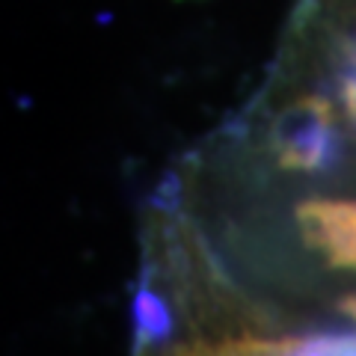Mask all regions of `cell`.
I'll return each instance as SVG.
<instances>
[{"label":"cell","mask_w":356,"mask_h":356,"mask_svg":"<svg viewBox=\"0 0 356 356\" xmlns=\"http://www.w3.org/2000/svg\"><path fill=\"white\" fill-rule=\"evenodd\" d=\"M273 158L285 170L321 172L339 158V131L324 98H300L273 119Z\"/></svg>","instance_id":"obj_1"},{"label":"cell","mask_w":356,"mask_h":356,"mask_svg":"<svg viewBox=\"0 0 356 356\" xmlns=\"http://www.w3.org/2000/svg\"><path fill=\"white\" fill-rule=\"evenodd\" d=\"M297 226L330 267L356 270V199H309L297 205Z\"/></svg>","instance_id":"obj_2"},{"label":"cell","mask_w":356,"mask_h":356,"mask_svg":"<svg viewBox=\"0 0 356 356\" xmlns=\"http://www.w3.org/2000/svg\"><path fill=\"white\" fill-rule=\"evenodd\" d=\"M300 339H226L217 344L196 341L170 356H291Z\"/></svg>","instance_id":"obj_3"},{"label":"cell","mask_w":356,"mask_h":356,"mask_svg":"<svg viewBox=\"0 0 356 356\" xmlns=\"http://www.w3.org/2000/svg\"><path fill=\"white\" fill-rule=\"evenodd\" d=\"M134 324H137V339L143 344H154L172 332L170 309L152 288H140L134 297Z\"/></svg>","instance_id":"obj_4"},{"label":"cell","mask_w":356,"mask_h":356,"mask_svg":"<svg viewBox=\"0 0 356 356\" xmlns=\"http://www.w3.org/2000/svg\"><path fill=\"white\" fill-rule=\"evenodd\" d=\"M291 356H356V332H324L300 339Z\"/></svg>","instance_id":"obj_5"},{"label":"cell","mask_w":356,"mask_h":356,"mask_svg":"<svg viewBox=\"0 0 356 356\" xmlns=\"http://www.w3.org/2000/svg\"><path fill=\"white\" fill-rule=\"evenodd\" d=\"M344 104H348V113L356 122V63H353V72L348 74V81H344Z\"/></svg>","instance_id":"obj_6"},{"label":"cell","mask_w":356,"mask_h":356,"mask_svg":"<svg viewBox=\"0 0 356 356\" xmlns=\"http://www.w3.org/2000/svg\"><path fill=\"white\" fill-rule=\"evenodd\" d=\"M341 312H344L348 318L356 321V294H350V297H344V300H341Z\"/></svg>","instance_id":"obj_7"}]
</instances>
